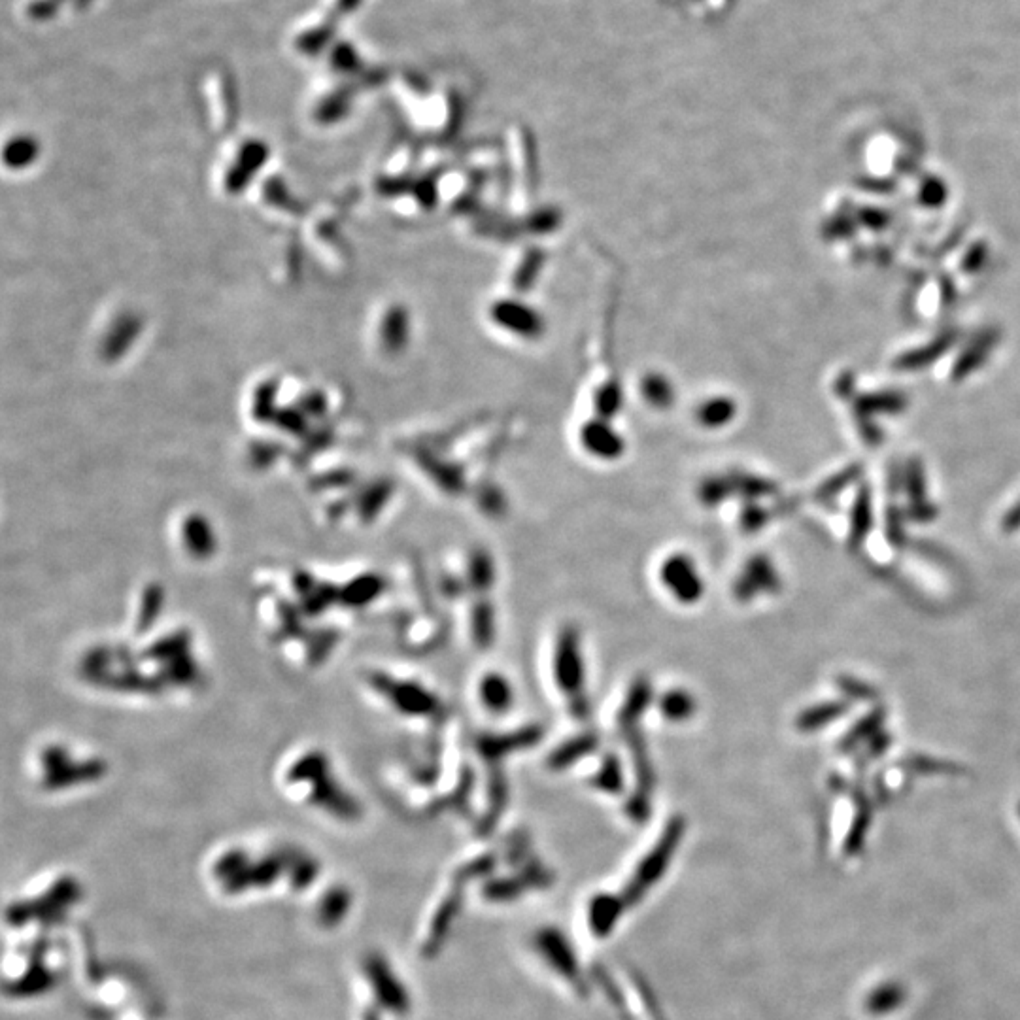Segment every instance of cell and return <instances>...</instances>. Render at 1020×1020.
I'll use <instances>...</instances> for the list:
<instances>
[{"label":"cell","instance_id":"cell-1","mask_svg":"<svg viewBox=\"0 0 1020 1020\" xmlns=\"http://www.w3.org/2000/svg\"><path fill=\"white\" fill-rule=\"evenodd\" d=\"M74 682L95 699L127 707L195 701L210 688V663L195 626L170 614L163 582L135 588L123 629L74 652Z\"/></svg>","mask_w":1020,"mask_h":1020},{"label":"cell","instance_id":"cell-2","mask_svg":"<svg viewBox=\"0 0 1020 1020\" xmlns=\"http://www.w3.org/2000/svg\"><path fill=\"white\" fill-rule=\"evenodd\" d=\"M386 592L388 580L374 569L274 561L255 571L250 605L276 660L310 675L339 660L357 622Z\"/></svg>","mask_w":1020,"mask_h":1020},{"label":"cell","instance_id":"cell-3","mask_svg":"<svg viewBox=\"0 0 1020 1020\" xmlns=\"http://www.w3.org/2000/svg\"><path fill=\"white\" fill-rule=\"evenodd\" d=\"M276 790L308 811L352 822L361 816V803L348 784L333 750L314 741L289 745L272 765Z\"/></svg>","mask_w":1020,"mask_h":1020},{"label":"cell","instance_id":"cell-4","mask_svg":"<svg viewBox=\"0 0 1020 1020\" xmlns=\"http://www.w3.org/2000/svg\"><path fill=\"white\" fill-rule=\"evenodd\" d=\"M25 777L36 792L61 798L91 792L112 777L108 754L70 735H44L25 756Z\"/></svg>","mask_w":1020,"mask_h":1020},{"label":"cell","instance_id":"cell-5","mask_svg":"<svg viewBox=\"0 0 1020 1020\" xmlns=\"http://www.w3.org/2000/svg\"><path fill=\"white\" fill-rule=\"evenodd\" d=\"M361 686H365L374 697L382 699L390 709L401 716H435L439 711V699L425 686L414 680L397 679L380 669H369L361 673Z\"/></svg>","mask_w":1020,"mask_h":1020},{"label":"cell","instance_id":"cell-6","mask_svg":"<svg viewBox=\"0 0 1020 1020\" xmlns=\"http://www.w3.org/2000/svg\"><path fill=\"white\" fill-rule=\"evenodd\" d=\"M169 539L174 552L197 567H206L218 560L223 546L218 529L201 512L178 516L170 526Z\"/></svg>","mask_w":1020,"mask_h":1020},{"label":"cell","instance_id":"cell-7","mask_svg":"<svg viewBox=\"0 0 1020 1020\" xmlns=\"http://www.w3.org/2000/svg\"><path fill=\"white\" fill-rule=\"evenodd\" d=\"M554 671L561 690L573 699H578L584 688V663L580 654L578 633L573 628L563 629L558 639Z\"/></svg>","mask_w":1020,"mask_h":1020},{"label":"cell","instance_id":"cell-8","mask_svg":"<svg viewBox=\"0 0 1020 1020\" xmlns=\"http://www.w3.org/2000/svg\"><path fill=\"white\" fill-rule=\"evenodd\" d=\"M663 586L684 605H694L703 595V580L694 561L684 554H675L663 561L660 571Z\"/></svg>","mask_w":1020,"mask_h":1020},{"label":"cell","instance_id":"cell-9","mask_svg":"<svg viewBox=\"0 0 1020 1020\" xmlns=\"http://www.w3.org/2000/svg\"><path fill=\"white\" fill-rule=\"evenodd\" d=\"M480 697L493 713H505L512 703V690L501 675H488L480 682Z\"/></svg>","mask_w":1020,"mask_h":1020},{"label":"cell","instance_id":"cell-10","mask_svg":"<svg viewBox=\"0 0 1020 1020\" xmlns=\"http://www.w3.org/2000/svg\"><path fill=\"white\" fill-rule=\"evenodd\" d=\"M903 1000H905V990L896 983H888V985L875 988L869 994L866 1002L867 1011L873 1015H886V1013L896 1011Z\"/></svg>","mask_w":1020,"mask_h":1020},{"label":"cell","instance_id":"cell-11","mask_svg":"<svg viewBox=\"0 0 1020 1020\" xmlns=\"http://www.w3.org/2000/svg\"><path fill=\"white\" fill-rule=\"evenodd\" d=\"M660 707H662V713L665 714V718L675 720V722L690 718L694 711H696L694 699L688 696L686 692H682V690L669 692L667 696L663 697Z\"/></svg>","mask_w":1020,"mask_h":1020},{"label":"cell","instance_id":"cell-12","mask_svg":"<svg viewBox=\"0 0 1020 1020\" xmlns=\"http://www.w3.org/2000/svg\"><path fill=\"white\" fill-rule=\"evenodd\" d=\"M475 637L480 646H490V643H492V611L486 605L478 607L475 611Z\"/></svg>","mask_w":1020,"mask_h":1020},{"label":"cell","instance_id":"cell-13","mask_svg":"<svg viewBox=\"0 0 1020 1020\" xmlns=\"http://www.w3.org/2000/svg\"><path fill=\"white\" fill-rule=\"evenodd\" d=\"M590 748H592V741H590L588 737L578 739V741H573V743H569L567 747L561 748V750H558V752L554 754L552 764L556 765V767L569 765V762H573L575 758L582 756V754H584V752H588Z\"/></svg>","mask_w":1020,"mask_h":1020},{"label":"cell","instance_id":"cell-14","mask_svg":"<svg viewBox=\"0 0 1020 1020\" xmlns=\"http://www.w3.org/2000/svg\"><path fill=\"white\" fill-rule=\"evenodd\" d=\"M471 571H473V578H475V584L478 588H486V586H490V580H492V563H490V560H488L486 556H482V554L475 556V560H473V569H471Z\"/></svg>","mask_w":1020,"mask_h":1020},{"label":"cell","instance_id":"cell-15","mask_svg":"<svg viewBox=\"0 0 1020 1020\" xmlns=\"http://www.w3.org/2000/svg\"><path fill=\"white\" fill-rule=\"evenodd\" d=\"M597 779L601 782V786H605V788H612L611 781L614 782V784H618V782H620L618 781V779H620V767H618L616 762H609V765H605V767H603V771L599 773V777H597Z\"/></svg>","mask_w":1020,"mask_h":1020}]
</instances>
